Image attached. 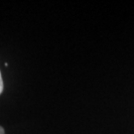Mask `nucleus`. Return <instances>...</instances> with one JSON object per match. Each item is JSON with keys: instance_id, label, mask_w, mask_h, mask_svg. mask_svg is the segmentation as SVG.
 Here are the masks:
<instances>
[{"instance_id": "nucleus-2", "label": "nucleus", "mask_w": 134, "mask_h": 134, "mask_svg": "<svg viewBox=\"0 0 134 134\" xmlns=\"http://www.w3.org/2000/svg\"><path fill=\"white\" fill-rule=\"evenodd\" d=\"M0 134H5V131H4V129L0 126Z\"/></svg>"}, {"instance_id": "nucleus-1", "label": "nucleus", "mask_w": 134, "mask_h": 134, "mask_svg": "<svg viewBox=\"0 0 134 134\" xmlns=\"http://www.w3.org/2000/svg\"><path fill=\"white\" fill-rule=\"evenodd\" d=\"M3 80H2V76H1V72H0V94L2 93V91H3Z\"/></svg>"}]
</instances>
